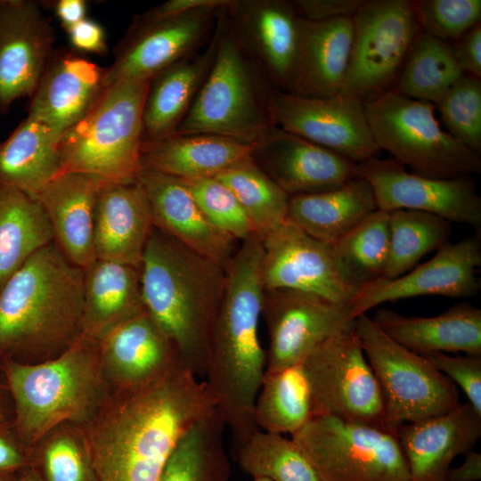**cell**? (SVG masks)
Here are the masks:
<instances>
[{
    "mask_svg": "<svg viewBox=\"0 0 481 481\" xmlns=\"http://www.w3.org/2000/svg\"><path fill=\"white\" fill-rule=\"evenodd\" d=\"M216 408L204 380L179 365L118 389L84 432L98 481H159L180 439Z\"/></svg>",
    "mask_w": 481,
    "mask_h": 481,
    "instance_id": "1",
    "label": "cell"
},
{
    "mask_svg": "<svg viewBox=\"0 0 481 481\" xmlns=\"http://www.w3.org/2000/svg\"><path fill=\"white\" fill-rule=\"evenodd\" d=\"M263 247L257 235L237 248L226 267V282L214 324L204 380L237 449L258 428L255 402L266 369L259 338L264 286Z\"/></svg>",
    "mask_w": 481,
    "mask_h": 481,
    "instance_id": "2",
    "label": "cell"
},
{
    "mask_svg": "<svg viewBox=\"0 0 481 481\" xmlns=\"http://www.w3.org/2000/svg\"><path fill=\"white\" fill-rule=\"evenodd\" d=\"M84 269L54 241L35 252L0 290V359L53 358L82 335Z\"/></svg>",
    "mask_w": 481,
    "mask_h": 481,
    "instance_id": "3",
    "label": "cell"
},
{
    "mask_svg": "<svg viewBox=\"0 0 481 481\" xmlns=\"http://www.w3.org/2000/svg\"><path fill=\"white\" fill-rule=\"evenodd\" d=\"M140 271L146 313L172 341L183 365L204 376L226 269L154 226Z\"/></svg>",
    "mask_w": 481,
    "mask_h": 481,
    "instance_id": "4",
    "label": "cell"
},
{
    "mask_svg": "<svg viewBox=\"0 0 481 481\" xmlns=\"http://www.w3.org/2000/svg\"><path fill=\"white\" fill-rule=\"evenodd\" d=\"M13 405V428L32 451L62 424H88L103 407L100 343L81 335L57 356L37 363L0 359Z\"/></svg>",
    "mask_w": 481,
    "mask_h": 481,
    "instance_id": "5",
    "label": "cell"
},
{
    "mask_svg": "<svg viewBox=\"0 0 481 481\" xmlns=\"http://www.w3.org/2000/svg\"><path fill=\"white\" fill-rule=\"evenodd\" d=\"M225 8L216 22L211 68L175 133L216 135L254 144L273 126L268 104L275 87L232 27Z\"/></svg>",
    "mask_w": 481,
    "mask_h": 481,
    "instance_id": "6",
    "label": "cell"
},
{
    "mask_svg": "<svg viewBox=\"0 0 481 481\" xmlns=\"http://www.w3.org/2000/svg\"><path fill=\"white\" fill-rule=\"evenodd\" d=\"M150 81L124 80L103 88L88 112L61 135L57 176L81 173L103 183L136 182Z\"/></svg>",
    "mask_w": 481,
    "mask_h": 481,
    "instance_id": "7",
    "label": "cell"
},
{
    "mask_svg": "<svg viewBox=\"0 0 481 481\" xmlns=\"http://www.w3.org/2000/svg\"><path fill=\"white\" fill-rule=\"evenodd\" d=\"M367 121L380 150L412 173L433 178L469 177L481 171L480 153L452 136L435 116V104L396 90L363 101Z\"/></svg>",
    "mask_w": 481,
    "mask_h": 481,
    "instance_id": "8",
    "label": "cell"
},
{
    "mask_svg": "<svg viewBox=\"0 0 481 481\" xmlns=\"http://www.w3.org/2000/svg\"><path fill=\"white\" fill-rule=\"evenodd\" d=\"M355 331L381 388L388 428L397 430L459 404L457 386L425 355L390 338L366 314L355 319Z\"/></svg>",
    "mask_w": 481,
    "mask_h": 481,
    "instance_id": "9",
    "label": "cell"
},
{
    "mask_svg": "<svg viewBox=\"0 0 481 481\" xmlns=\"http://www.w3.org/2000/svg\"><path fill=\"white\" fill-rule=\"evenodd\" d=\"M291 439L320 481H410L397 430L317 415Z\"/></svg>",
    "mask_w": 481,
    "mask_h": 481,
    "instance_id": "10",
    "label": "cell"
},
{
    "mask_svg": "<svg viewBox=\"0 0 481 481\" xmlns=\"http://www.w3.org/2000/svg\"><path fill=\"white\" fill-rule=\"evenodd\" d=\"M302 364L311 387L313 417L329 415L388 428L381 388L355 330L329 338Z\"/></svg>",
    "mask_w": 481,
    "mask_h": 481,
    "instance_id": "11",
    "label": "cell"
},
{
    "mask_svg": "<svg viewBox=\"0 0 481 481\" xmlns=\"http://www.w3.org/2000/svg\"><path fill=\"white\" fill-rule=\"evenodd\" d=\"M352 20L351 53L340 94L363 101L384 92L395 77L420 26L407 0L363 1Z\"/></svg>",
    "mask_w": 481,
    "mask_h": 481,
    "instance_id": "12",
    "label": "cell"
},
{
    "mask_svg": "<svg viewBox=\"0 0 481 481\" xmlns=\"http://www.w3.org/2000/svg\"><path fill=\"white\" fill-rule=\"evenodd\" d=\"M261 242L264 289L301 290L350 306L363 286L333 245L310 236L288 218Z\"/></svg>",
    "mask_w": 481,
    "mask_h": 481,
    "instance_id": "13",
    "label": "cell"
},
{
    "mask_svg": "<svg viewBox=\"0 0 481 481\" xmlns=\"http://www.w3.org/2000/svg\"><path fill=\"white\" fill-rule=\"evenodd\" d=\"M224 9L202 8L161 18L145 12L135 17L116 45L113 61L104 68L103 86L124 80H151L200 50L210 40Z\"/></svg>",
    "mask_w": 481,
    "mask_h": 481,
    "instance_id": "14",
    "label": "cell"
},
{
    "mask_svg": "<svg viewBox=\"0 0 481 481\" xmlns=\"http://www.w3.org/2000/svg\"><path fill=\"white\" fill-rule=\"evenodd\" d=\"M273 126L296 135L358 164L378 157L363 100L338 94L311 97L273 88L269 96Z\"/></svg>",
    "mask_w": 481,
    "mask_h": 481,
    "instance_id": "15",
    "label": "cell"
},
{
    "mask_svg": "<svg viewBox=\"0 0 481 481\" xmlns=\"http://www.w3.org/2000/svg\"><path fill=\"white\" fill-rule=\"evenodd\" d=\"M265 371L302 363L329 338L355 330L351 306L289 289H265Z\"/></svg>",
    "mask_w": 481,
    "mask_h": 481,
    "instance_id": "16",
    "label": "cell"
},
{
    "mask_svg": "<svg viewBox=\"0 0 481 481\" xmlns=\"http://www.w3.org/2000/svg\"><path fill=\"white\" fill-rule=\"evenodd\" d=\"M357 175L372 187L378 209H412L449 222L481 228V197L469 177L433 178L408 172L394 159H368L357 164Z\"/></svg>",
    "mask_w": 481,
    "mask_h": 481,
    "instance_id": "17",
    "label": "cell"
},
{
    "mask_svg": "<svg viewBox=\"0 0 481 481\" xmlns=\"http://www.w3.org/2000/svg\"><path fill=\"white\" fill-rule=\"evenodd\" d=\"M481 265L480 230L457 242L448 241L428 262L395 279L379 278L362 286L352 301L354 319L390 301L426 295L473 298L480 290L476 276Z\"/></svg>",
    "mask_w": 481,
    "mask_h": 481,
    "instance_id": "18",
    "label": "cell"
},
{
    "mask_svg": "<svg viewBox=\"0 0 481 481\" xmlns=\"http://www.w3.org/2000/svg\"><path fill=\"white\" fill-rule=\"evenodd\" d=\"M54 42V28L38 3L0 0V114L31 96Z\"/></svg>",
    "mask_w": 481,
    "mask_h": 481,
    "instance_id": "19",
    "label": "cell"
},
{
    "mask_svg": "<svg viewBox=\"0 0 481 481\" xmlns=\"http://www.w3.org/2000/svg\"><path fill=\"white\" fill-rule=\"evenodd\" d=\"M254 161L289 196L339 188L357 176V164L273 126L257 143Z\"/></svg>",
    "mask_w": 481,
    "mask_h": 481,
    "instance_id": "20",
    "label": "cell"
},
{
    "mask_svg": "<svg viewBox=\"0 0 481 481\" xmlns=\"http://www.w3.org/2000/svg\"><path fill=\"white\" fill-rule=\"evenodd\" d=\"M136 181L148 199L156 228L226 269L236 240L209 221L179 178L143 168Z\"/></svg>",
    "mask_w": 481,
    "mask_h": 481,
    "instance_id": "21",
    "label": "cell"
},
{
    "mask_svg": "<svg viewBox=\"0 0 481 481\" xmlns=\"http://www.w3.org/2000/svg\"><path fill=\"white\" fill-rule=\"evenodd\" d=\"M225 12L273 86L286 91L299 35L300 16L292 2L231 0Z\"/></svg>",
    "mask_w": 481,
    "mask_h": 481,
    "instance_id": "22",
    "label": "cell"
},
{
    "mask_svg": "<svg viewBox=\"0 0 481 481\" xmlns=\"http://www.w3.org/2000/svg\"><path fill=\"white\" fill-rule=\"evenodd\" d=\"M481 436V415L469 403L397 428L410 481H449L453 460L474 450Z\"/></svg>",
    "mask_w": 481,
    "mask_h": 481,
    "instance_id": "23",
    "label": "cell"
},
{
    "mask_svg": "<svg viewBox=\"0 0 481 481\" xmlns=\"http://www.w3.org/2000/svg\"><path fill=\"white\" fill-rule=\"evenodd\" d=\"M104 68L69 49L54 50L29 97L28 115L60 135L79 121L103 86Z\"/></svg>",
    "mask_w": 481,
    "mask_h": 481,
    "instance_id": "24",
    "label": "cell"
},
{
    "mask_svg": "<svg viewBox=\"0 0 481 481\" xmlns=\"http://www.w3.org/2000/svg\"><path fill=\"white\" fill-rule=\"evenodd\" d=\"M99 343L105 378L118 389L143 386L183 365L172 341L146 311L116 327Z\"/></svg>",
    "mask_w": 481,
    "mask_h": 481,
    "instance_id": "25",
    "label": "cell"
},
{
    "mask_svg": "<svg viewBox=\"0 0 481 481\" xmlns=\"http://www.w3.org/2000/svg\"><path fill=\"white\" fill-rule=\"evenodd\" d=\"M153 227L148 199L137 181L101 186L94 218L97 259L140 267Z\"/></svg>",
    "mask_w": 481,
    "mask_h": 481,
    "instance_id": "26",
    "label": "cell"
},
{
    "mask_svg": "<svg viewBox=\"0 0 481 481\" xmlns=\"http://www.w3.org/2000/svg\"><path fill=\"white\" fill-rule=\"evenodd\" d=\"M352 17L325 21L299 19L297 57L287 92L311 97L340 94L348 68Z\"/></svg>",
    "mask_w": 481,
    "mask_h": 481,
    "instance_id": "27",
    "label": "cell"
},
{
    "mask_svg": "<svg viewBox=\"0 0 481 481\" xmlns=\"http://www.w3.org/2000/svg\"><path fill=\"white\" fill-rule=\"evenodd\" d=\"M103 183L88 175L66 173L53 179L34 197L50 222L53 241L72 264L82 269L97 259L94 218Z\"/></svg>",
    "mask_w": 481,
    "mask_h": 481,
    "instance_id": "28",
    "label": "cell"
},
{
    "mask_svg": "<svg viewBox=\"0 0 481 481\" xmlns=\"http://www.w3.org/2000/svg\"><path fill=\"white\" fill-rule=\"evenodd\" d=\"M372 320L390 338L419 355H481V310L467 302L431 317H409L382 308Z\"/></svg>",
    "mask_w": 481,
    "mask_h": 481,
    "instance_id": "29",
    "label": "cell"
},
{
    "mask_svg": "<svg viewBox=\"0 0 481 481\" xmlns=\"http://www.w3.org/2000/svg\"><path fill=\"white\" fill-rule=\"evenodd\" d=\"M216 25L204 48L183 58L153 77L143 114V142L175 134L189 111L214 60Z\"/></svg>",
    "mask_w": 481,
    "mask_h": 481,
    "instance_id": "30",
    "label": "cell"
},
{
    "mask_svg": "<svg viewBox=\"0 0 481 481\" xmlns=\"http://www.w3.org/2000/svg\"><path fill=\"white\" fill-rule=\"evenodd\" d=\"M255 144L209 134H173L143 142V168L181 179L216 177L249 158Z\"/></svg>",
    "mask_w": 481,
    "mask_h": 481,
    "instance_id": "31",
    "label": "cell"
},
{
    "mask_svg": "<svg viewBox=\"0 0 481 481\" xmlns=\"http://www.w3.org/2000/svg\"><path fill=\"white\" fill-rule=\"evenodd\" d=\"M144 312L140 267L96 259L84 269L83 335L100 342Z\"/></svg>",
    "mask_w": 481,
    "mask_h": 481,
    "instance_id": "32",
    "label": "cell"
},
{
    "mask_svg": "<svg viewBox=\"0 0 481 481\" xmlns=\"http://www.w3.org/2000/svg\"><path fill=\"white\" fill-rule=\"evenodd\" d=\"M377 209L371 185L357 175L334 190L290 196L287 218L310 236L334 245Z\"/></svg>",
    "mask_w": 481,
    "mask_h": 481,
    "instance_id": "33",
    "label": "cell"
},
{
    "mask_svg": "<svg viewBox=\"0 0 481 481\" xmlns=\"http://www.w3.org/2000/svg\"><path fill=\"white\" fill-rule=\"evenodd\" d=\"M60 137L49 126L28 115L0 142V185L36 197L58 175Z\"/></svg>",
    "mask_w": 481,
    "mask_h": 481,
    "instance_id": "34",
    "label": "cell"
},
{
    "mask_svg": "<svg viewBox=\"0 0 481 481\" xmlns=\"http://www.w3.org/2000/svg\"><path fill=\"white\" fill-rule=\"evenodd\" d=\"M53 241L50 222L37 200L0 185V290L35 252Z\"/></svg>",
    "mask_w": 481,
    "mask_h": 481,
    "instance_id": "35",
    "label": "cell"
},
{
    "mask_svg": "<svg viewBox=\"0 0 481 481\" xmlns=\"http://www.w3.org/2000/svg\"><path fill=\"white\" fill-rule=\"evenodd\" d=\"M224 419L216 407L180 439L159 481H229Z\"/></svg>",
    "mask_w": 481,
    "mask_h": 481,
    "instance_id": "36",
    "label": "cell"
},
{
    "mask_svg": "<svg viewBox=\"0 0 481 481\" xmlns=\"http://www.w3.org/2000/svg\"><path fill=\"white\" fill-rule=\"evenodd\" d=\"M312 417L311 387L302 363L265 372L254 408L258 429L292 436Z\"/></svg>",
    "mask_w": 481,
    "mask_h": 481,
    "instance_id": "37",
    "label": "cell"
},
{
    "mask_svg": "<svg viewBox=\"0 0 481 481\" xmlns=\"http://www.w3.org/2000/svg\"><path fill=\"white\" fill-rule=\"evenodd\" d=\"M464 74L453 45L422 32L408 52L395 90L436 104Z\"/></svg>",
    "mask_w": 481,
    "mask_h": 481,
    "instance_id": "38",
    "label": "cell"
},
{
    "mask_svg": "<svg viewBox=\"0 0 481 481\" xmlns=\"http://www.w3.org/2000/svg\"><path fill=\"white\" fill-rule=\"evenodd\" d=\"M216 177L234 194L260 240L287 219L290 196L254 161L252 156Z\"/></svg>",
    "mask_w": 481,
    "mask_h": 481,
    "instance_id": "39",
    "label": "cell"
},
{
    "mask_svg": "<svg viewBox=\"0 0 481 481\" xmlns=\"http://www.w3.org/2000/svg\"><path fill=\"white\" fill-rule=\"evenodd\" d=\"M389 254L382 278L395 279L411 271L426 254L449 241L451 222L423 211L388 212Z\"/></svg>",
    "mask_w": 481,
    "mask_h": 481,
    "instance_id": "40",
    "label": "cell"
},
{
    "mask_svg": "<svg viewBox=\"0 0 481 481\" xmlns=\"http://www.w3.org/2000/svg\"><path fill=\"white\" fill-rule=\"evenodd\" d=\"M240 469L252 478L271 481H320L297 444L284 435L255 431L234 450Z\"/></svg>",
    "mask_w": 481,
    "mask_h": 481,
    "instance_id": "41",
    "label": "cell"
},
{
    "mask_svg": "<svg viewBox=\"0 0 481 481\" xmlns=\"http://www.w3.org/2000/svg\"><path fill=\"white\" fill-rule=\"evenodd\" d=\"M333 246L346 269L363 285L382 278L389 254L388 212L375 210Z\"/></svg>",
    "mask_w": 481,
    "mask_h": 481,
    "instance_id": "42",
    "label": "cell"
},
{
    "mask_svg": "<svg viewBox=\"0 0 481 481\" xmlns=\"http://www.w3.org/2000/svg\"><path fill=\"white\" fill-rule=\"evenodd\" d=\"M41 441L32 452V466L43 481H98L84 432L62 424Z\"/></svg>",
    "mask_w": 481,
    "mask_h": 481,
    "instance_id": "43",
    "label": "cell"
},
{
    "mask_svg": "<svg viewBox=\"0 0 481 481\" xmlns=\"http://www.w3.org/2000/svg\"><path fill=\"white\" fill-rule=\"evenodd\" d=\"M444 130L481 152V82L464 74L435 104Z\"/></svg>",
    "mask_w": 481,
    "mask_h": 481,
    "instance_id": "44",
    "label": "cell"
},
{
    "mask_svg": "<svg viewBox=\"0 0 481 481\" xmlns=\"http://www.w3.org/2000/svg\"><path fill=\"white\" fill-rule=\"evenodd\" d=\"M209 219L223 233L243 241L256 235L255 229L241 205L216 177L181 179Z\"/></svg>",
    "mask_w": 481,
    "mask_h": 481,
    "instance_id": "45",
    "label": "cell"
},
{
    "mask_svg": "<svg viewBox=\"0 0 481 481\" xmlns=\"http://www.w3.org/2000/svg\"><path fill=\"white\" fill-rule=\"evenodd\" d=\"M423 32L449 42L480 22V0H421L412 3Z\"/></svg>",
    "mask_w": 481,
    "mask_h": 481,
    "instance_id": "46",
    "label": "cell"
},
{
    "mask_svg": "<svg viewBox=\"0 0 481 481\" xmlns=\"http://www.w3.org/2000/svg\"><path fill=\"white\" fill-rule=\"evenodd\" d=\"M425 355L430 363L464 392L471 406L481 415V355Z\"/></svg>",
    "mask_w": 481,
    "mask_h": 481,
    "instance_id": "47",
    "label": "cell"
},
{
    "mask_svg": "<svg viewBox=\"0 0 481 481\" xmlns=\"http://www.w3.org/2000/svg\"><path fill=\"white\" fill-rule=\"evenodd\" d=\"M32 465V451L19 439L12 421L0 423V474L20 472Z\"/></svg>",
    "mask_w": 481,
    "mask_h": 481,
    "instance_id": "48",
    "label": "cell"
},
{
    "mask_svg": "<svg viewBox=\"0 0 481 481\" xmlns=\"http://www.w3.org/2000/svg\"><path fill=\"white\" fill-rule=\"evenodd\" d=\"M363 0H295L292 4L298 15L313 21H325L352 17Z\"/></svg>",
    "mask_w": 481,
    "mask_h": 481,
    "instance_id": "49",
    "label": "cell"
},
{
    "mask_svg": "<svg viewBox=\"0 0 481 481\" xmlns=\"http://www.w3.org/2000/svg\"><path fill=\"white\" fill-rule=\"evenodd\" d=\"M66 31L75 51L96 54L107 53L105 31L98 22L86 18Z\"/></svg>",
    "mask_w": 481,
    "mask_h": 481,
    "instance_id": "50",
    "label": "cell"
},
{
    "mask_svg": "<svg viewBox=\"0 0 481 481\" xmlns=\"http://www.w3.org/2000/svg\"><path fill=\"white\" fill-rule=\"evenodd\" d=\"M459 63L466 75L481 77V24L466 32L453 45Z\"/></svg>",
    "mask_w": 481,
    "mask_h": 481,
    "instance_id": "51",
    "label": "cell"
},
{
    "mask_svg": "<svg viewBox=\"0 0 481 481\" xmlns=\"http://www.w3.org/2000/svg\"><path fill=\"white\" fill-rule=\"evenodd\" d=\"M231 0H168L146 12L151 17L161 18L186 13L202 8H225Z\"/></svg>",
    "mask_w": 481,
    "mask_h": 481,
    "instance_id": "52",
    "label": "cell"
},
{
    "mask_svg": "<svg viewBox=\"0 0 481 481\" xmlns=\"http://www.w3.org/2000/svg\"><path fill=\"white\" fill-rule=\"evenodd\" d=\"M54 12L65 30L86 19V3L84 0H59Z\"/></svg>",
    "mask_w": 481,
    "mask_h": 481,
    "instance_id": "53",
    "label": "cell"
},
{
    "mask_svg": "<svg viewBox=\"0 0 481 481\" xmlns=\"http://www.w3.org/2000/svg\"><path fill=\"white\" fill-rule=\"evenodd\" d=\"M462 463L451 468L449 481H478L481 479V453L474 450L467 452Z\"/></svg>",
    "mask_w": 481,
    "mask_h": 481,
    "instance_id": "54",
    "label": "cell"
},
{
    "mask_svg": "<svg viewBox=\"0 0 481 481\" xmlns=\"http://www.w3.org/2000/svg\"><path fill=\"white\" fill-rule=\"evenodd\" d=\"M12 420L13 405L4 378V380H0V423L12 421Z\"/></svg>",
    "mask_w": 481,
    "mask_h": 481,
    "instance_id": "55",
    "label": "cell"
},
{
    "mask_svg": "<svg viewBox=\"0 0 481 481\" xmlns=\"http://www.w3.org/2000/svg\"><path fill=\"white\" fill-rule=\"evenodd\" d=\"M17 481H43L40 474L32 465L20 471Z\"/></svg>",
    "mask_w": 481,
    "mask_h": 481,
    "instance_id": "56",
    "label": "cell"
},
{
    "mask_svg": "<svg viewBox=\"0 0 481 481\" xmlns=\"http://www.w3.org/2000/svg\"><path fill=\"white\" fill-rule=\"evenodd\" d=\"M20 472L0 474V481H17Z\"/></svg>",
    "mask_w": 481,
    "mask_h": 481,
    "instance_id": "57",
    "label": "cell"
},
{
    "mask_svg": "<svg viewBox=\"0 0 481 481\" xmlns=\"http://www.w3.org/2000/svg\"><path fill=\"white\" fill-rule=\"evenodd\" d=\"M252 481H271V480L266 479V478H252Z\"/></svg>",
    "mask_w": 481,
    "mask_h": 481,
    "instance_id": "58",
    "label": "cell"
}]
</instances>
